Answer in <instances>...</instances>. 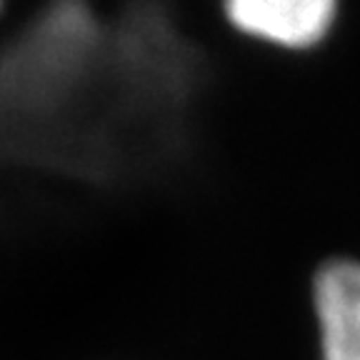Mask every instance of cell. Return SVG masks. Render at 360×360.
Masks as SVG:
<instances>
[{
  "instance_id": "cell-3",
  "label": "cell",
  "mask_w": 360,
  "mask_h": 360,
  "mask_svg": "<svg viewBox=\"0 0 360 360\" xmlns=\"http://www.w3.org/2000/svg\"><path fill=\"white\" fill-rule=\"evenodd\" d=\"M3 11H6V0H0V15H3Z\"/></svg>"
},
{
  "instance_id": "cell-2",
  "label": "cell",
  "mask_w": 360,
  "mask_h": 360,
  "mask_svg": "<svg viewBox=\"0 0 360 360\" xmlns=\"http://www.w3.org/2000/svg\"><path fill=\"white\" fill-rule=\"evenodd\" d=\"M318 360H360V255H330L310 281Z\"/></svg>"
},
{
  "instance_id": "cell-1",
  "label": "cell",
  "mask_w": 360,
  "mask_h": 360,
  "mask_svg": "<svg viewBox=\"0 0 360 360\" xmlns=\"http://www.w3.org/2000/svg\"><path fill=\"white\" fill-rule=\"evenodd\" d=\"M218 8L238 38L283 56L321 51L343 13L338 0H228Z\"/></svg>"
}]
</instances>
